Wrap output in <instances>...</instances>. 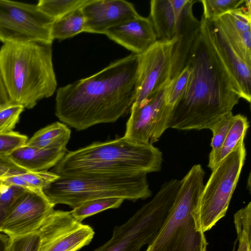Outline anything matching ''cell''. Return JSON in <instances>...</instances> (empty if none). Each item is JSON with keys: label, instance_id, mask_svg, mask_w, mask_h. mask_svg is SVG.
Wrapping results in <instances>:
<instances>
[{"label": "cell", "instance_id": "cell-1", "mask_svg": "<svg viewBox=\"0 0 251 251\" xmlns=\"http://www.w3.org/2000/svg\"><path fill=\"white\" fill-rule=\"evenodd\" d=\"M201 21L186 63L190 77L183 96L172 109L169 128L209 129L231 112L241 99L236 81L212 43L208 21Z\"/></svg>", "mask_w": 251, "mask_h": 251}, {"label": "cell", "instance_id": "cell-2", "mask_svg": "<svg viewBox=\"0 0 251 251\" xmlns=\"http://www.w3.org/2000/svg\"><path fill=\"white\" fill-rule=\"evenodd\" d=\"M139 65V54L132 53L97 73L59 88L56 116L77 130L116 122L130 111L134 101Z\"/></svg>", "mask_w": 251, "mask_h": 251}, {"label": "cell", "instance_id": "cell-3", "mask_svg": "<svg viewBox=\"0 0 251 251\" xmlns=\"http://www.w3.org/2000/svg\"><path fill=\"white\" fill-rule=\"evenodd\" d=\"M162 162V152L152 144L123 136L66 152L51 172L62 176H141L160 171Z\"/></svg>", "mask_w": 251, "mask_h": 251}, {"label": "cell", "instance_id": "cell-4", "mask_svg": "<svg viewBox=\"0 0 251 251\" xmlns=\"http://www.w3.org/2000/svg\"><path fill=\"white\" fill-rule=\"evenodd\" d=\"M0 69L12 104L31 109L56 90L51 44L4 43L0 49Z\"/></svg>", "mask_w": 251, "mask_h": 251}, {"label": "cell", "instance_id": "cell-5", "mask_svg": "<svg viewBox=\"0 0 251 251\" xmlns=\"http://www.w3.org/2000/svg\"><path fill=\"white\" fill-rule=\"evenodd\" d=\"M204 176L201 165L196 164L180 180L169 213L145 251H207L204 232L199 227L195 214Z\"/></svg>", "mask_w": 251, "mask_h": 251}, {"label": "cell", "instance_id": "cell-6", "mask_svg": "<svg viewBox=\"0 0 251 251\" xmlns=\"http://www.w3.org/2000/svg\"><path fill=\"white\" fill-rule=\"evenodd\" d=\"M54 206L74 208L91 200L117 197L135 201L151 196L146 175H86L59 177L43 189Z\"/></svg>", "mask_w": 251, "mask_h": 251}, {"label": "cell", "instance_id": "cell-7", "mask_svg": "<svg viewBox=\"0 0 251 251\" xmlns=\"http://www.w3.org/2000/svg\"><path fill=\"white\" fill-rule=\"evenodd\" d=\"M244 140L211 170L203 186L195 210L198 226L203 232L226 214L244 164L246 150Z\"/></svg>", "mask_w": 251, "mask_h": 251}, {"label": "cell", "instance_id": "cell-8", "mask_svg": "<svg viewBox=\"0 0 251 251\" xmlns=\"http://www.w3.org/2000/svg\"><path fill=\"white\" fill-rule=\"evenodd\" d=\"M171 206L166 197L156 194L126 222L115 226L111 237L93 251H140L155 238Z\"/></svg>", "mask_w": 251, "mask_h": 251}, {"label": "cell", "instance_id": "cell-9", "mask_svg": "<svg viewBox=\"0 0 251 251\" xmlns=\"http://www.w3.org/2000/svg\"><path fill=\"white\" fill-rule=\"evenodd\" d=\"M54 20L39 10L37 4L0 0V41L38 42L52 45Z\"/></svg>", "mask_w": 251, "mask_h": 251}, {"label": "cell", "instance_id": "cell-10", "mask_svg": "<svg viewBox=\"0 0 251 251\" xmlns=\"http://www.w3.org/2000/svg\"><path fill=\"white\" fill-rule=\"evenodd\" d=\"M38 251H78L94 238L93 228L76 221L71 211L53 210L37 231Z\"/></svg>", "mask_w": 251, "mask_h": 251}, {"label": "cell", "instance_id": "cell-11", "mask_svg": "<svg viewBox=\"0 0 251 251\" xmlns=\"http://www.w3.org/2000/svg\"><path fill=\"white\" fill-rule=\"evenodd\" d=\"M166 89L132 105L125 137L137 143L152 145L159 140L168 128L172 111L165 103Z\"/></svg>", "mask_w": 251, "mask_h": 251}, {"label": "cell", "instance_id": "cell-12", "mask_svg": "<svg viewBox=\"0 0 251 251\" xmlns=\"http://www.w3.org/2000/svg\"><path fill=\"white\" fill-rule=\"evenodd\" d=\"M177 36L171 40H157L139 54L136 104L166 87L171 80L173 48Z\"/></svg>", "mask_w": 251, "mask_h": 251}, {"label": "cell", "instance_id": "cell-13", "mask_svg": "<svg viewBox=\"0 0 251 251\" xmlns=\"http://www.w3.org/2000/svg\"><path fill=\"white\" fill-rule=\"evenodd\" d=\"M54 207L43 191L26 190L0 224V232L11 239L37 232Z\"/></svg>", "mask_w": 251, "mask_h": 251}, {"label": "cell", "instance_id": "cell-14", "mask_svg": "<svg viewBox=\"0 0 251 251\" xmlns=\"http://www.w3.org/2000/svg\"><path fill=\"white\" fill-rule=\"evenodd\" d=\"M85 32L104 34L108 29L139 15L133 4L124 0H90L81 8Z\"/></svg>", "mask_w": 251, "mask_h": 251}, {"label": "cell", "instance_id": "cell-15", "mask_svg": "<svg viewBox=\"0 0 251 251\" xmlns=\"http://www.w3.org/2000/svg\"><path fill=\"white\" fill-rule=\"evenodd\" d=\"M192 0H152L148 17L157 40H171L178 35Z\"/></svg>", "mask_w": 251, "mask_h": 251}, {"label": "cell", "instance_id": "cell-16", "mask_svg": "<svg viewBox=\"0 0 251 251\" xmlns=\"http://www.w3.org/2000/svg\"><path fill=\"white\" fill-rule=\"evenodd\" d=\"M111 40L140 54L157 41L152 24L149 17L139 14L108 29L104 34Z\"/></svg>", "mask_w": 251, "mask_h": 251}, {"label": "cell", "instance_id": "cell-17", "mask_svg": "<svg viewBox=\"0 0 251 251\" xmlns=\"http://www.w3.org/2000/svg\"><path fill=\"white\" fill-rule=\"evenodd\" d=\"M213 45L236 81L241 98L249 103L251 100V66H249L229 44L222 31L208 21Z\"/></svg>", "mask_w": 251, "mask_h": 251}, {"label": "cell", "instance_id": "cell-18", "mask_svg": "<svg viewBox=\"0 0 251 251\" xmlns=\"http://www.w3.org/2000/svg\"><path fill=\"white\" fill-rule=\"evenodd\" d=\"M66 148H41L23 145L9 154L19 166L28 171L47 170L55 166L66 153Z\"/></svg>", "mask_w": 251, "mask_h": 251}, {"label": "cell", "instance_id": "cell-19", "mask_svg": "<svg viewBox=\"0 0 251 251\" xmlns=\"http://www.w3.org/2000/svg\"><path fill=\"white\" fill-rule=\"evenodd\" d=\"M70 136L71 130L67 126L56 122L37 131L25 145L41 148H66Z\"/></svg>", "mask_w": 251, "mask_h": 251}, {"label": "cell", "instance_id": "cell-20", "mask_svg": "<svg viewBox=\"0 0 251 251\" xmlns=\"http://www.w3.org/2000/svg\"><path fill=\"white\" fill-rule=\"evenodd\" d=\"M212 22L222 31L235 51L251 66V30L240 33L222 16Z\"/></svg>", "mask_w": 251, "mask_h": 251}, {"label": "cell", "instance_id": "cell-21", "mask_svg": "<svg viewBox=\"0 0 251 251\" xmlns=\"http://www.w3.org/2000/svg\"><path fill=\"white\" fill-rule=\"evenodd\" d=\"M249 127V123L246 116L240 114L234 115L220 150L214 159L208 164V167L211 170L231 153L242 140L244 139Z\"/></svg>", "mask_w": 251, "mask_h": 251}, {"label": "cell", "instance_id": "cell-22", "mask_svg": "<svg viewBox=\"0 0 251 251\" xmlns=\"http://www.w3.org/2000/svg\"><path fill=\"white\" fill-rule=\"evenodd\" d=\"M85 19L81 8L54 20L51 27L53 40L62 41L85 32Z\"/></svg>", "mask_w": 251, "mask_h": 251}, {"label": "cell", "instance_id": "cell-23", "mask_svg": "<svg viewBox=\"0 0 251 251\" xmlns=\"http://www.w3.org/2000/svg\"><path fill=\"white\" fill-rule=\"evenodd\" d=\"M237 238L232 251H251V202L234 215Z\"/></svg>", "mask_w": 251, "mask_h": 251}, {"label": "cell", "instance_id": "cell-24", "mask_svg": "<svg viewBox=\"0 0 251 251\" xmlns=\"http://www.w3.org/2000/svg\"><path fill=\"white\" fill-rule=\"evenodd\" d=\"M125 201L117 197H107L85 201L70 211L73 217L82 222L85 218L109 209L119 208Z\"/></svg>", "mask_w": 251, "mask_h": 251}, {"label": "cell", "instance_id": "cell-25", "mask_svg": "<svg viewBox=\"0 0 251 251\" xmlns=\"http://www.w3.org/2000/svg\"><path fill=\"white\" fill-rule=\"evenodd\" d=\"M90 0H40L38 8L44 14L55 20L79 8L89 2Z\"/></svg>", "mask_w": 251, "mask_h": 251}, {"label": "cell", "instance_id": "cell-26", "mask_svg": "<svg viewBox=\"0 0 251 251\" xmlns=\"http://www.w3.org/2000/svg\"><path fill=\"white\" fill-rule=\"evenodd\" d=\"M245 0H202V19L212 21L222 15L242 6Z\"/></svg>", "mask_w": 251, "mask_h": 251}, {"label": "cell", "instance_id": "cell-27", "mask_svg": "<svg viewBox=\"0 0 251 251\" xmlns=\"http://www.w3.org/2000/svg\"><path fill=\"white\" fill-rule=\"evenodd\" d=\"M190 75V68L186 64L180 74L166 86L165 100L167 106L173 108L183 96Z\"/></svg>", "mask_w": 251, "mask_h": 251}, {"label": "cell", "instance_id": "cell-28", "mask_svg": "<svg viewBox=\"0 0 251 251\" xmlns=\"http://www.w3.org/2000/svg\"><path fill=\"white\" fill-rule=\"evenodd\" d=\"M234 115L230 112L217 121L210 128L213 134L211 139V151L209 155L210 163L220 150L229 129Z\"/></svg>", "mask_w": 251, "mask_h": 251}, {"label": "cell", "instance_id": "cell-29", "mask_svg": "<svg viewBox=\"0 0 251 251\" xmlns=\"http://www.w3.org/2000/svg\"><path fill=\"white\" fill-rule=\"evenodd\" d=\"M27 190L0 181V225L17 200Z\"/></svg>", "mask_w": 251, "mask_h": 251}, {"label": "cell", "instance_id": "cell-30", "mask_svg": "<svg viewBox=\"0 0 251 251\" xmlns=\"http://www.w3.org/2000/svg\"><path fill=\"white\" fill-rule=\"evenodd\" d=\"M33 190L43 191L59 177V176L47 170L27 171L19 176Z\"/></svg>", "mask_w": 251, "mask_h": 251}, {"label": "cell", "instance_id": "cell-31", "mask_svg": "<svg viewBox=\"0 0 251 251\" xmlns=\"http://www.w3.org/2000/svg\"><path fill=\"white\" fill-rule=\"evenodd\" d=\"M222 16L240 33L251 30V11L249 10L245 5H242Z\"/></svg>", "mask_w": 251, "mask_h": 251}, {"label": "cell", "instance_id": "cell-32", "mask_svg": "<svg viewBox=\"0 0 251 251\" xmlns=\"http://www.w3.org/2000/svg\"><path fill=\"white\" fill-rule=\"evenodd\" d=\"M24 108L21 105L11 104L0 109V134L13 131Z\"/></svg>", "mask_w": 251, "mask_h": 251}, {"label": "cell", "instance_id": "cell-33", "mask_svg": "<svg viewBox=\"0 0 251 251\" xmlns=\"http://www.w3.org/2000/svg\"><path fill=\"white\" fill-rule=\"evenodd\" d=\"M40 237L38 232L10 238L7 251H38Z\"/></svg>", "mask_w": 251, "mask_h": 251}, {"label": "cell", "instance_id": "cell-34", "mask_svg": "<svg viewBox=\"0 0 251 251\" xmlns=\"http://www.w3.org/2000/svg\"><path fill=\"white\" fill-rule=\"evenodd\" d=\"M28 171L17 164L8 154L0 153V180L5 183L10 178Z\"/></svg>", "mask_w": 251, "mask_h": 251}, {"label": "cell", "instance_id": "cell-35", "mask_svg": "<svg viewBox=\"0 0 251 251\" xmlns=\"http://www.w3.org/2000/svg\"><path fill=\"white\" fill-rule=\"evenodd\" d=\"M27 137L18 132L0 134V153L9 154L17 148L25 145Z\"/></svg>", "mask_w": 251, "mask_h": 251}, {"label": "cell", "instance_id": "cell-36", "mask_svg": "<svg viewBox=\"0 0 251 251\" xmlns=\"http://www.w3.org/2000/svg\"><path fill=\"white\" fill-rule=\"evenodd\" d=\"M11 104L12 102L0 69V109Z\"/></svg>", "mask_w": 251, "mask_h": 251}, {"label": "cell", "instance_id": "cell-37", "mask_svg": "<svg viewBox=\"0 0 251 251\" xmlns=\"http://www.w3.org/2000/svg\"><path fill=\"white\" fill-rule=\"evenodd\" d=\"M10 241L8 236L0 232V251H7Z\"/></svg>", "mask_w": 251, "mask_h": 251}, {"label": "cell", "instance_id": "cell-38", "mask_svg": "<svg viewBox=\"0 0 251 251\" xmlns=\"http://www.w3.org/2000/svg\"></svg>", "mask_w": 251, "mask_h": 251}]
</instances>
